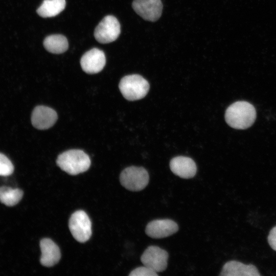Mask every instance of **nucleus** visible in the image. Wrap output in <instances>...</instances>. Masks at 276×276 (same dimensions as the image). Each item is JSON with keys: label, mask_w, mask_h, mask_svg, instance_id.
Segmentation results:
<instances>
[{"label": "nucleus", "mask_w": 276, "mask_h": 276, "mask_svg": "<svg viewBox=\"0 0 276 276\" xmlns=\"http://www.w3.org/2000/svg\"><path fill=\"white\" fill-rule=\"evenodd\" d=\"M256 118L254 106L250 103L240 101L229 105L225 111V119L231 127L245 129L250 127Z\"/></svg>", "instance_id": "nucleus-1"}, {"label": "nucleus", "mask_w": 276, "mask_h": 276, "mask_svg": "<svg viewBox=\"0 0 276 276\" xmlns=\"http://www.w3.org/2000/svg\"><path fill=\"white\" fill-rule=\"evenodd\" d=\"M56 164L62 170L75 175L87 171L91 162L88 155L83 151L72 149L59 155Z\"/></svg>", "instance_id": "nucleus-2"}, {"label": "nucleus", "mask_w": 276, "mask_h": 276, "mask_svg": "<svg viewBox=\"0 0 276 276\" xmlns=\"http://www.w3.org/2000/svg\"><path fill=\"white\" fill-rule=\"evenodd\" d=\"M119 87L123 97L129 101L142 99L149 89L148 82L142 76L137 74L124 77L121 80Z\"/></svg>", "instance_id": "nucleus-3"}, {"label": "nucleus", "mask_w": 276, "mask_h": 276, "mask_svg": "<svg viewBox=\"0 0 276 276\" xmlns=\"http://www.w3.org/2000/svg\"><path fill=\"white\" fill-rule=\"evenodd\" d=\"M149 176L143 167L130 166L124 169L120 176L121 184L131 191L143 190L149 183Z\"/></svg>", "instance_id": "nucleus-4"}, {"label": "nucleus", "mask_w": 276, "mask_h": 276, "mask_svg": "<svg viewBox=\"0 0 276 276\" xmlns=\"http://www.w3.org/2000/svg\"><path fill=\"white\" fill-rule=\"evenodd\" d=\"M68 226L72 235L78 242L83 243L90 238L91 223L84 211L79 210L74 212L70 218Z\"/></svg>", "instance_id": "nucleus-5"}, {"label": "nucleus", "mask_w": 276, "mask_h": 276, "mask_svg": "<svg viewBox=\"0 0 276 276\" xmlns=\"http://www.w3.org/2000/svg\"><path fill=\"white\" fill-rule=\"evenodd\" d=\"M120 33L121 28L118 20L113 16L107 15L95 28L94 36L99 42L108 43L116 40Z\"/></svg>", "instance_id": "nucleus-6"}, {"label": "nucleus", "mask_w": 276, "mask_h": 276, "mask_svg": "<svg viewBox=\"0 0 276 276\" xmlns=\"http://www.w3.org/2000/svg\"><path fill=\"white\" fill-rule=\"evenodd\" d=\"M169 255L167 251L158 246H148L141 257V261L144 266L156 272L164 271L167 267Z\"/></svg>", "instance_id": "nucleus-7"}, {"label": "nucleus", "mask_w": 276, "mask_h": 276, "mask_svg": "<svg viewBox=\"0 0 276 276\" xmlns=\"http://www.w3.org/2000/svg\"><path fill=\"white\" fill-rule=\"evenodd\" d=\"M132 7L139 15L150 21L160 18L163 7L160 0H134Z\"/></svg>", "instance_id": "nucleus-8"}, {"label": "nucleus", "mask_w": 276, "mask_h": 276, "mask_svg": "<svg viewBox=\"0 0 276 276\" xmlns=\"http://www.w3.org/2000/svg\"><path fill=\"white\" fill-rule=\"evenodd\" d=\"M178 230L177 224L171 219H157L149 222L145 228L146 234L150 237L159 239L167 237Z\"/></svg>", "instance_id": "nucleus-9"}, {"label": "nucleus", "mask_w": 276, "mask_h": 276, "mask_svg": "<svg viewBox=\"0 0 276 276\" xmlns=\"http://www.w3.org/2000/svg\"><path fill=\"white\" fill-rule=\"evenodd\" d=\"M106 63L104 52L97 48L86 52L80 60L81 66L85 73L94 74L101 72Z\"/></svg>", "instance_id": "nucleus-10"}, {"label": "nucleus", "mask_w": 276, "mask_h": 276, "mask_svg": "<svg viewBox=\"0 0 276 276\" xmlns=\"http://www.w3.org/2000/svg\"><path fill=\"white\" fill-rule=\"evenodd\" d=\"M58 116L52 108L45 106H36L32 111L31 123L33 126L39 130L51 127L56 122Z\"/></svg>", "instance_id": "nucleus-11"}, {"label": "nucleus", "mask_w": 276, "mask_h": 276, "mask_svg": "<svg viewBox=\"0 0 276 276\" xmlns=\"http://www.w3.org/2000/svg\"><path fill=\"white\" fill-rule=\"evenodd\" d=\"M170 168L175 175L186 179L193 177L197 171L194 161L190 157L183 156L173 158L170 162Z\"/></svg>", "instance_id": "nucleus-12"}, {"label": "nucleus", "mask_w": 276, "mask_h": 276, "mask_svg": "<svg viewBox=\"0 0 276 276\" xmlns=\"http://www.w3.org/2000/svg\"><path fill=\"white\" fill-rule=\"evenodd\" d=\"M220 275L222 276H260L261 274L256 266L246 265L240 262L232 260L223 265Z\"/></svg>", "instance_id": "nucleus-13"}, {"label": "nucleus", "mask_w": 276, "mask_h": 276, "mask_svg": "<svg viewBox=\"0 0 276 276\" xmlns=\"http://www.w3.org/2000/svg\"><path fill=\"white\" fill-rule=\"evenodd\" d=\"M41 255L40 262L45 267L56 264L60 259L61 254L59 247L49 238L42 239L40 242Z\"/></svg>", "instance_id": "nucleus-14"}, {"label": "nucleus", "mask_w": 276, "mask_h": 276, "mask_svg": "<svg viewBox=\"0 0 276 276\" xmlns=\"http://www.w3.org/2000/svg\"><path fill=\"white\" fill-rule=\"evenodd\" d=\"M65 5V0H44L37 13L44 18L54 17L64 9Z\"/></svg>", "instance_id": "nucleus-15"}, {"label": "nucleus", "mask_w": 276, "mask_h": 276, "mask_svg": "<svg viewBox=\"0 0 276 276\" xmlns=\"http://www.w3.org/2000/svg\"><path fill=\"white\" fill-rule=\"evenodd\" d=\"M45 49L53 54H61L68 49V44L66 38L62 35L55 34L47 36L43 41Z\"/></svg>", "instance_id": "nucleus-16"}, {"label": "nucleus", "mask_w": 276, "mask_h": 276, "mask_svg": "<svg viewBox=\"0 0 276 276\" xmlns=\"http://www.w3.org/2000/svg\"><path fill=\"white\" fill-rule=\"evenodd\" d=\"M23 196L21 190L12 189L8 187H0V201L8 206H13L17 204Z\"/></svg>", "instance_id": "nucleus-17"}, {"label": "nucleus", "mask_w": 276, "mask_h": 276, "mask_svg": "<svg viewBox=\"0 0 276 276\" xmlns=\"http://www.w3.org/2000/svg\"><path fill=\"white\" fill-rule=\"evenodd\" d=\"M14 171L11 160L4 154L0 153V176H8Z\"/></svg>", "instance_id": "nucleus-18"}, {"label": "nucleus", "mask_w": 276, "mask_h": 276, "mask_svg": "<svg viewBox=\"0 0 276 276\" xmlns=\"http://www.w3.org/2000/svg\"><path fill=\"white\" fill-rule=\"evenodd\" d=\"M129 276H157V272L146 266L136 268L129 274Z\"/></svg>", "instance_id": "nucleus-19"}, {"label": "nucleus", "mask_w": 276, "mask_h": 276, "mask_svg": "<svg viewBox=\"0 0 276 276\" xmlns=\"http://www.w3.org/2000/svg\"><path fill=\"white\" fill-rule=\"evenodd\" d=\"M267 241L270 247L276 251V226L270 231L267 237Z\"/></svg>", "instance_id": "nucleus-20"}]
</instances>
